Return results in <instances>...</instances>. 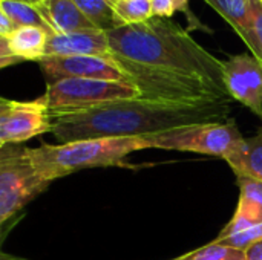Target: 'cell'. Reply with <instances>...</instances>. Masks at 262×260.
<instances>
[{"instance_id": "ffe728a7", "label": "cell", "mask_w": 262, "mask_h": 260, "mask_svg": "<svg viewBox=\"0 0 262 260\" xmlns=\"http://www.w3.org/2000/svg\"><path fill=\"white\" fill-rule=\"evenodd\" d=\"M259 241H262V224L255 225L252 228H247V230H244V231H241L238 234L229 236L226 239L212 241V242L227 245V247H232V248H236V250H241V251H247L252 245H255Z\"/></svg>"}, {"instance_id": "277c9868", "label": "cell", "mask_w": 262, "mask_h": 260, "mask_svg": "<svg viewBox=\"0 0 262 260\" xmlns=\"http://www.w3.org/2000/svg\"><path fill=\"white\" fill-rule=\"evenodd\" d=\"M52 181L35 167L25 144L0 147V234L2 242L23 218L25 207L46 192Z\"/></svg>"}, {"instance_id": "7402d4cb", "label": "cell", "mask_w": 262, "mask_h": 260, "mask_svg": "<svg viewBox=\"0 0 262 260\" xmlns=\"http://www.w3.org/2000/svg\"><path fill=\"white\" fill-rule=\"evenodd\" d=\"M189 0H152L154 17L170 18L175 12L186 11Z\"/></svg>"}, {"instance_id": "44dd1931", "label": "cell", "mask_w": 262, "mask_h": 260, "mask_svg": "<svg viewBox=\"0 0 262 260\" xmlns=\"http://www.w3.org/2000/svg\"><path fill=\"white\" fill-rule=\"evenodd\" d=\"M252 55L262 64V2L253 0V38L249 46Z\"/></svg>"}, {"instance_id": "9c48e42d", "label": "cell", "mask_w": 262, "mask_h": 260, "mask_svg": "<svg viewBox=\"0 0 262 260\" xmlns=\"http://www.w3.org/2000/svg\"><path fill=\"white\" fill-rule=\"evenodd\" d=\"M224 83L229 95L262 120V64L249 54L224 61Z\"/></svg>"}, {"instance_id": "7c38bea8", "label": "cell", "mask_w": 262, "mask_h": 260, "mask_svg": "<svg viewBox=\"0 0 262 260\" xmlns=\"http://www.w3.org/2000/svg\"><path fill=\"white\" fill-rule=\"evenodd\" d=\"M37 9L49 25L52 34H68L84 29H98L72 0H45Z\"/></svg>"}, {"instance_id": "30bf717a", "label": "cell", "mask_w": 262, "mask_h": 260, "mask_svg": "<svg viewBox=\"0 0 262 260\" xmlns=\"http://www.w3.org/2000/svg\"><path fill=\"white\" fill-rule=\"evenodd\" d=\"M111 57L112 49L106 31L84 29L48 37L45 57Z\"/></svg>"}, {"instance_id": "d4e9b609", "label": "cell", "mask_w": 262, "mask_h": 260, "mask_svg": "<svg viewBox=\"0 0 262 260\" xmlns=\"http://www.w3.org/2000/svg\"><path fill=\"white\" fill-rule=\"evenodd\" d=\"M246 259L247 260H262V241L256 242L246 251Z\"/></svg>"}, {"instance_id": "603a6c76", "label": "cell", "mask_w": 262, "mask_h": 260, "mask_svg": "<svg viewBox=\"0 0 262 260\" xmlns=\"http://www.w3.org/2000/svg\"><path fill=\"white\" fill-rule=\"evenodd\" d=\"M21 63V60H18L9 49L8 44V38L6 37H0V67H6V66H12Z\"/></svg>"}, {"instance_id": "83f0119b", "label": "cell", "mask_w": 262, "mask_h": 260, "mask_svg": "<svg viewBox=\"0 0 262 260\" xmlns=\"http://www.w3.org/2000/svg\"><path fill=\"white\" fill-rule=\"evenodd\" d=\"M107 2H109V3H112V5H114V6H115V5H117V2H118V0H107Z\"/></svg>"}, {"instance_id": "5b68a950", "label": "cell", "mask_w": 262, "mask_h": 260, "mask_svg": "<svg viewBox=\"0 0 262 260\" xmlns=\"http://www.w3.org/2000/svg\"><path fill=\"white\" fill-rule=\"evenodd\" d=\"M43 98L55 118L117 101L146 98V95L140 87L124 81L64 78L48 84Z\"/></svg>"}, {"instance_id": "4316f807", "label": "cell", "mask_w": 262, "mask_h": 260, "mask_svg": "<svg viewBox=\"0 0 262 260\" xmlns=\"http://www.w3.org/2000/svg\"><path fill=\"white\" fill-rule=\"evenodd\" d=\"M11 2H21V3H29L34 6H38L41 3V0H11Z\"/></svg>"}, {"instance_id": "6da1fadb", "label": "cell", "mask_w": 262, "mask_h": 260, "mask_svg": "<svg viewBox=\"0 0 262 260\" xmlns=\"http://www.w3.org/2000/svg\"><path fill=\"white\" fill-rule=\"evenodd\" d=\"M232 101L180 103L138 98L54 118L58 144L98 138H141L178 127L229 121Z\"/></svg>"}, {"instance_id": "484cf974", "label": "cell", "mask_w": 262, "mask_h": 260, "mask_svg": "<svg viewBox=\"0 0 262 260\" xmlns=\"http://www.w3.org/2000/svg\"><path fill=\"white\" fill-rule=\"evenodd\" d=\"M0 260H28V259H23V257H17V256H12V254L2 253V254H0Z\"/></svg>"}, {"instance_id": "7a4b0ae2", "label": "cell", "mask_w": 262, "mask_h": 260, "mask_svg": "<svg viewBox=\"0 0 262 260\" xmlns=\"http://www.w3.org/2000/svg\"><path fill=\"white\" fill-rule=\"evenodd\" d=\"M115 55L155 70L196 80L233 100L224 83V61L204 49L186 29L169 18L124 25L107 31Z\"/></svg>"}, {"instance_id": "4fadbf2b", "label": "cell", "mask_w": 262, "mask_h": 260, "mask_svg": "<svg viewBox=\"0 0 262 260\" xmlns=\"http://www.w3.org/2000/svg\"><path fill=\"white\" fill-rule=\"evenodd\" d=\"M250 46L253 38V0H204Z\"/></svg>"}, {"instance_id": "3957f363", "label": "cell", "mask_w": 262, "mask_h": 260, "mask_svg": "<svg viewBox=\"0 0 262 260\" xmlns=\"http://www.w3.org/2000/svg\"><path fill=\"white\" fill-rule=\"evenodd\" d=\"M147 149L143 138H98L66 144H41L31 149V156L38 172L49 181L71 173L94 169L120 166L123 159Z\"/></svg>"}, {"instance_id": "52a82bcc", "label": "cell", "mask_w": 262, "mask_h": 260, "mask_svg": "<svg viewBox=\"0 0 262 260\" xmlns=\"http://www.w3.org/2000/svg\"><path fill=\"white\" fill-rule=\"evenodd\" d=\"M54 118L43 95L32 101L0 100V147L52 133Z\"/></svg>"}, {"instance_id": "e0dca14e", "label": "cell", "mask_w": 262, "mask_h": 260, "mask_svg": "<svg viewBox=\"0 0 262 260\" xmlns=\"http://www.w3.org/2000/svg\"><path fill=\"white\" fill-rule=\"evenodd\" d=\"M0 11L5 12L11 18L15 29L25 28V26H35V28H41L48 31L49 35L52 34L49 25L46 23V20L43 18V15L34 5L21 3V2H11V0H0Z\"/></svg>"}, {"instance_id": "ba28073f", "label": "cell", "mask_w": 262, "mask_h": 260, "mask_svg": "<svg viewBox=\"0 0 262 260\" xmlns=\"http://www.w3.org/2000/svg\"><path fill=\"white\" fill-rule=\"evenodd\" d=\"M38 66L45 75L46 86L64 78H92L134 84L130 72L114 52L111 57H45L38 61Z\"/></svg>"}, {"instance_id": "f546056e", "label": "cell", "mask_w": 262, "mask_h": 260, "mask_svg": "<svg viewBox=\"0 0 262 260\" xmlns=\"http://www.w3.org/2000/svg\"><path fill=\"white\" fill-rule=\"evenodd\" d=\"M170 260H172V259H170Z\"/></svg>"}, {"instance_id": "d6986e66", "label": "cell", "mask_w": 262, "mask_h": 260, "mask_svg": "<svg viewBox=\"0 0 262 260\" xmlns=\"http://www.w3.org/2000/svg\"><path fill=\"white\" fill-rule=\"evenodd\" d=\"M172 260H247L246 259V251L227 247V245H221V244H215L210 242L206 247H201L192 253H187L181 257Z\"/></svg>"}, {"instance_id": "ac0fdd59", "label": "cell", "mask_w": 262, "mask_h": 260, "mask_svg": "<svg viewBox=\"0 0 262 260\" xmlns=\"http://www.w3.org/2000/svg\"><path fill=\"white\" fill-rule=\"evenodd\" d=\"M115 12L123 26L143 23L154 17L152 0H118Z\"/></svg>"}, {"instance_id": "5bb4252c", "label": "cell", "mask_w": 262, "mask_h": 260, "mask_svg": "<svg viewBox=\"0 0 262 260\" xmlns=\"http://www.w3.org/2000/svg\"><path fill=\"white\" fill-rule=\"evenodd\" d=\"M224 161H227L235 175H244L262 182V126L253 136L244 138L238 149Z\"/></svg>"}, {"instance_id": "9a60e30c", "label": "cell", "mask_w": 262, "mask_h": 260, "mask_svg": "<svg viewBox=\"0 0 262 260\" xmlns=\"http://www.w3.org/2000/svg\"><path fill=\"white\" fill-rule=\"evenodd\" d=\"M49 32L35 28V26H25L18 28L12 32L8 38V44L11 52L21 61H40L45 58L46 43H48Z\"/></svg>"}, {"instance_id": "f1b7e54d", "label": "cell", "mask_w": 262, "mask_h": 260, "mask_svg": "<svg viewBox=\"0 0 262 260\" xmlns=\"http://www.w3.org/2000/svg\"><path fill=\"white\" fill-rule=\"evenodd\" d=\"M41 2H45V0H41Z\"/></svg>"}, {"instance_id": "cb8c5ba5", "label": "cell", "mask_w": 262, "mask_h": 260, "mask_svg": "<svg viewBox=\"0 0 262 260\" xmlns=\"http://www.w3.org/2000/svg\"><path fill=\"white\" fill-rule=\"evenodd\" d=\"M17 31L14 23L11 21V18L0 11V37H11L12 32Z\"/></svg>"}, {"instance_id": "2e32d148", "label": "cell", "mask_w": 262, "mask_h": 260, "mask_svg": "<svg viewBox=\"0 0 262 260\" xmlns=\"http://www.w3.org/2000/svg\"><path fill=\"white\" fill-rule=\"evenodd\" d=\"M78 9L101 31H112L123 26L120 21L115 6L107 0H72Z\"/></svg>"}, {"instance_id": "8fae6325", "label": "cell", "mask_w": 262, "mask_h": 260, "mask_svg": "<svg viewBox=\"0 0 262 260\" xmlns=\"http://www.w3.org/2000/svg\"><path fill=\"white\" fill-rule=\"evenodd\" d=\"M236 182L239 187L236 211L213 241L226 239L262 224V182L244 175H236Z\"/></svg>"}, {"instance_id": "8992f818", "label": "cell", "mask_w": 262, "mask_h": 260, "mask_svg": "<svg viewBox=\"0 0 262 260\" xmlns=\"http://www.w3.org/2000/svg\"><path fill=\"white\" fill-rule=\"evenodd\" d=\"M141 138L147 144V149L193 152L226 159L235 149H238L246 136L239 132L235 120H229L224 123L178 127Z\"/></svg>"}]
</instances>
